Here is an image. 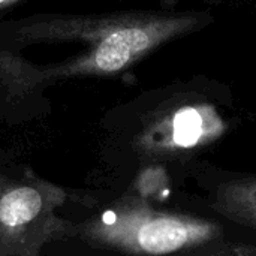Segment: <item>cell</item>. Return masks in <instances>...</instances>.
<instances>
[{
  "label": "cell",
  "instance_id": "3957f363",
  "mask_svg": "<svg viewBox=\"0 0 256 256\" xmlns=\"http://www.w3.org/2000/svg\"><path fill=\"white\" fill-rule=\"evenodd\" d=\"M81 232L94 246L134 256H165L212 244L222 228L206 218L162 212L140 198H124L87 222Z\"/></svg>",
  "mask_w": 256,
  "mask_h": 256
},
{
  "label": "cell",
  "instance_id": "8992f818",
  "mask_svg": "<svg viewBox=\"0 0 256 256\" xmlns=\"http://www.w3.org/2000/svg\"><path fill=\"white\" fill-rule=\"evenodd\" d=\"M196 256H236L231 246L225 244V246H216V248H210L206 249L202 252H200Z\"/></svg>",
  "mask_w": 256,
  "mask_h": 256
},
{
  "label": "cell",
  "instance_id": "277c9868",
  "mask_svg": "<svg viewBox=\"0 0 256 256\" xmlns=\"http://www.w3.org/2000/svg\"><path fill=\"white\" fill-rule=\"evenodd\" d=\"M64 196L51 183L0 177V256H38L60 231Z\"/></svg>",
  "mask_w": 256,
  "mask_h": 256
},
{
  "label": "cell",
  "instance_id": "7a4b0ae2",
  "mask_svg": "<svg viewBox=\"0 0 256 256\" xmlns=\"http://www.w3.org/2000/svg\"><path fill=\"white\" fill-rule=\"evenodd\" d=\"M208 86L174 84L136 100V148L150 156L174 158L206 148L222 138L228 130V122L207 93Z\"/></svg>",
  "mask_w": 256,
  "mask_h": 256
},
{
  "label": "cell",
  "instance_id": "52a82bcc",
  "mask_svg": "<svg viewBox=\"0 0 256 256\" xmlns=\"http://www.w3.org/2000/svg\"><path fill=\"white\" fill-rule=\"evenodd\" d=\"M234 255L236 256H256L255 244H242V243H234L230 244Z\"/></svg>",
  "mask_w": 256,
  "mask_h": 256
},
{
  "label": "cell",
  "instance_id": "ba28073f",
  "mask_svg": "<svg viewBox=\"0 0 256 256\" xmlns=\"http://www.w3.org/2000/svg\"><path fill=\"white\" fill-rule=\"evenodd\" d=\"M26 0H0V14L2 12H8L16 6H20L21 3H24Z\"/></svg>",
  "mask_w": 256,
  "mask_h": 256
},
{
  "label": "cell",
  "instance_id": "9c48e42d",
  "mask_svg": "<svg viewBox=\"0 0 256 256\" xmlns=\"http://www.w3.org/2000/svg\"><path fill=\"white\" fill-rule=\"evenodd\" d=\"M204 2H210V3H222L225 0H204Z\"/></svg>",
  "mask_w": 256,
  "mask_h": 256
},
{
  "label": "cell",
  "instance_id": "6da1fadb",
  "mask_svg": "<svg viewBox=\"0 0 256 256\" xmlns=\"http://www.w3.org/2000/svg\"><path fill=\"white\" fill-rule=\"evenodd\" d=\"M208 12H34L0 21V105L34 106L52 86L118 75L212 24Z\"/></svg>",
  "mask_w": 256,
  "mask_h": 256
},
{
  "label": "cell",
  "instance_id": "5b68a950",
  "mask_svg": "<svg viewBox=\"0 0 256 256\" xmlns=\"http://www.w3.org/2000/svg\"><path fill=\"white\" fill-rule=\"evenodd\" d=\"M213 208L231 222L256 230V176L222 183L214 194Z\"/></svg>",
  "mask_w": 256,
  "mask_h": 256
}]
</instances>
